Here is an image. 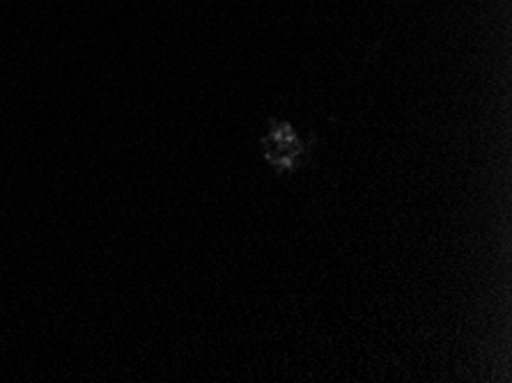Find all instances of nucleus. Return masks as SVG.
Segmentation results:
<instances>
[{
    "mask_svg": "<svg viewBox=\"0 0 512 383\" xmlns=\"http://www.w3.org/2000/svg\"><path fill=\"white\" fill-rule=\"evenodd\" d=\"M260 147L269 166L281 173L299 168L308 156V143L301 140L297 129L287 122H271L267 134L260 140Z\"/></svg>",
    "mask_w": 512,
    "mask_h": 383,
    "instance_id": "f257e3e1",
    "label": "nucleus"
}]
</instances>
